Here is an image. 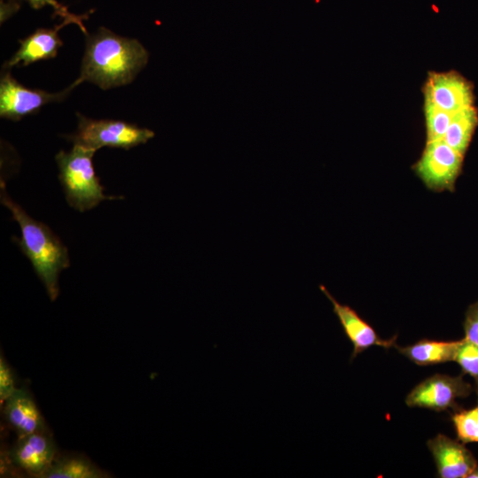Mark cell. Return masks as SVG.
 I'll return each mask as SVG.
<instances>
[{
	"label": "cell",
	"instance_id": "obj_21",
	"mask_svg": "<svg viewBox=\"0 0 478 478\" xmlns=\"http://www.w3.org/2000/svg\"><path fill=\"white\" fill-rule=\"evenodd\" d=\"M11 367L3 355L0 357V401L2 404L17 389Z\"/></svg>",
	"mask_w": 478,
	"mask_h": 478
},
{
	"label": "cell",
	"instance_id": "obj_17",
	"mask_svg": "<svg viewBox=\"0 0 478 478\" xmlns=\"http://www.w3.org/2000/svg\"><path fill=\"white\" fill-rule=\"evenodd\" d=\"M423 113L427 142H431L443 139L456 112H446L424 97Z\"/></svg>",
	"mask_w": 478,
	"mask_h": 478
},
{
	"label": "cell",
	"instance_id": "obj_15",
	"mask_svg": "<svg viewBox=\"0 0 478 478\" xmlns=\"http://www.w3.org/2000/svg\"><path fill=\"white\" fill-rule=\"evenodd\" d=\"M477 126L478 111L473 105L454 114L443 140L452 149L465 155Z\"/></svg>",
	"mask_w": 478,
	"mask_h": 478
},
{
	"label": "cell",
	"instance_id": "obj_4",
	"mask_svg": "<svg viewBox=\"0 0 478 478\" xmlns=\"http://www.w3.org/2000/svg\"><path fill=\"white\" fill-rule=\"evenodd\" d=\"M152 130L116 120H93L78 114L76 132L68 136L73 144L97 150L102 147L129 150L154 137Z\"/></svg>",
	"mask_w": 478,
	"mask_h": 478
},
{
	"label": "cell",
	"instance_id": "obj_20",
	"mask_svg": "<svg viewBox=\"0 0 478 478\" xmlns=\"http://www.w3.org/2000/svg\"><path fill=\"white\" fill-rule=\"evenodd\" d=\"M29 4V5L37 10L41 9L43 6L50 5L54 9V16L58 15L60 16L63 20H69L71 23H74L81 29V31L87 35V30L82 23L84 19H87L89 17V14L84 15H76L73 13H71L68 9L63 5L62 4L58 3L57 0H25Z\"/></svg>",
	"mask_w": 478,
	"mask_h": 478
},
{
	"label": "cell",
	"instance_id": "obj_1",
	"mask_svg": "<svg viewBox=\"0 0 478 478\" xmlns=\"http://www.w3.org/2000/svg\"><path fill=\"white\" fill-rule=\"evenodd\" d=\"M148 60L149 52L139 41L99 27L95 34L87 35L80 76L68 89L72 90L83 81L103 89L128 84Z\"/></svg>",
	"mask_w": 478,
	"mask_h": 478
},
{
	"label": "cell",
	"instance_id": "obj_18",
	"mask_svg": "<svg viewBox=\"0 0 478 478\" xmlns=\"http://www.w3.org/2000/svg\"><path fill=\"white\" fill-rule=\"evenodd\" d=\"M457 439L463 443H478V405L469 409L459 408L451 415Z\"/></svg>",
	"mask_w": 478,
	"mask_h": 478
},
{
	"label": "cell",
	"instance_id": "obj_12",
	"mask_svg": "<svg viewBox=\"0 0 478 478\" xmlns=\"http://www.w3.org/2000/svg\"><path fill=\"white\" fill-rule=\"evenodd\" d=\"M63 20L55 28H38L30 35L19 40L20 44L16 53L4 65L5 69L13 66H27L37 61L55 58L63 42L58 36V30L70 24Z\"/></svg>",
	"mask_w": 478,
	"mask_h": 478
},
{
	"label": "cell",
	"instance_id": "obj_3",
	"mask_svg": "<svg viewBox=\"0 0 478 478\" xmlns=\"http://www.w3.org/2000/svg\"><path fill=\"white\" fill-rule=\"evenodd\" d=\"M95 152L94 150L73 144L70 151L60 150L56 156L58 179L66 199L70 206L81 212L93 209L104 200L119 198L104 194V188L93 166Z\"/></svg>",
	"mask_w": 478,
	"mask_h": 478
},
{
	"label": "cell",
	"instance_id": "obj_10",
	"mask_svg": "<svg viewBox=\"0 0 478 478\" xmlns=\"http://www.w3.org/2000/svg\"><path fill=\"white\" fill-rule=\"evenodd\" d=\"M333 305V312L336 315L343 330L353 346L351 359L372 346H380L389 349L397 345V335L389 339L381 338L374 328L363 320L358 312L347 305L339 303L323 285L320 286Z\"/></svg>",
	"mask_w": 478,
	"mask_h": 478
},
{
	"label": "cell",
	"instance_id": "obj_23",
	"mask_svg": "<svg viewBox=\"0 0 478 478\" xmlns=\"http://www.w3.org/2000/svg\"><path fill=\"white\" fill-rule=\"evenodd\" d=\"M20 1L21 0H1L0 18L2 22L6 20L19 10Z\"/></svg>",
	"mask_w": 478,
	"mask_h": 478
},
{
	"label": "cell",
	"instance_id": "obj_19",
	"mask_svg": "<svg viewBox=\"0 0 478 478\" xmlns=\"http://www.w3.org/2000/svg\"><path fill=\"white\" fill-rule=\"evenodd\" d=\"M454 361L460 366L463 374H468L474 379L478 397V346L462 339Z\"/></svg>",
	"mask_w": 478,
	"mask_h": 478
},
{
	"label": "cell",
	"instance_id": "obj_7",
	"mask_svg": "<svg viewBox=\"0 0 478 478\" xmlns=\"http://www.w3.org/2000/svg\"><path fill=\"white\" fill-rule=\"evenodd\" d=\"M70 89L59 93H48L41 89H28L16 81L10 73L0 80V116L19 120L27 115L37 112L43 105L64 100Z\"/></svg>",
	"mask_w": 478,
	"mask_h": 478
},
{
	"label": "cell",
	"instance_id": "obj_5",
	"mask_svg": "<svg viewBox=\"0 0 478 478\" xmlns=\"http://www.w3.org/2000/svg\"><path fill=\"white\" fill-rule=\"evenodd\" d=\"M463 158L464 155L443 139L427 142L412 169L428 189L453 191L461 173Z\"/></svg>",
	"mask_w": 478,
	"mask_h": 478
},
{
	"label": "cell",
	"instance_id": "obj_16",
	"mask_svg": "<svg viewBox=\"0 0 478 478\" xmlns=\"http://www.w3.org/2000/svg\"><path fill=\"white\" fill-rule=\"evenodd\" d=\"M104 471L81 456L57 457L42 478H102Z\"/></svg>",
	"mask_w": 478,
	"mask_h": 478
},
{
	"label": "cell",
	"instance_id": "obj_14",
	"mask_svg": "<svg viewBox=\"0 0 478 478\" xmlns=\"http://www.w3.org/2000/svg\"><path fill=\"white\" fill-rule=\"evenodd\" d=\"M462 340L439 341L423 338L418 342L395 348L409 360L418 366H432L454 361Z\"/></svg>",
	"mask_w": 478,
	"mask_h": 478
},
{
	"label": "cell",
	"instance_id": "obj_24",
	"mask_svg": "<svg viewBox=\"0 0 478 478\" xmlns=\"http://www.w3.org/2000/svg\"><path fill=\"white\" fill-rule=\"evenodd\" d=\"M468 478H478V466L477 467L469 474Z\"/></svg>",
	"mask_w": 478,
	"mask_h": 478
},
{
	"label": "cell",
	"instance_id": "obj_6",
	"mask_svg": "<svg viewBox=\"0 0 478 478\" xmlns=\"http://www.w3.org/2000/svg\"><path fill=\"white\" fill-rule=\"evenodd\" d=\"M472 391L473 387L463 379V374L457 376L436 374L417 384L406 396L405 404L435 412L456 411L460 408L457 398L467 397Z\"/></svg>",
	"mask_w": 478,
	"mask_h": 478
},
{
	"label": "cell",
	"instance_id": "obj_2",
	"mask_svg": "<svg viewBox=\"0 0 478 478\" xmlns=\"http://www.w3.org/2000/svg\"><path fill=\"white\" fill-rule=\"evenodd\" d=\"M0 192L1 203L10 210L21 230V236L13 237V241L30 260L50 298L54 301L59 292V274L70 266L68 250L47 225L31 218L8 196L3 181Z\"/></svg>",
	"mask_w": 478,
	"mask_h": 478
},
{
	"label": "cell",
	"instance_id": "obj_11",
	"mask_svg": "<svg viewBox=\"0 0 478 478\" xmlns=\"http://www.w3.org/2000/svg\"><path fill=\"white\" fill-rule=\"evenodd\" d=\"M440 478H465L477 467L473 453L459 440L438 434L427 442Z\"/></svg>",
	"mask_w": 478,
	"mask_h": 478
},
{
	"label": "cell",
	"instance_id": "obj_13",
	"mask_svg": "<svg viewBox=\"0 0 478 478\" xmlns=\"http://www.w3.org/2000/svg\"><path fill=\"white\" fill-rule=\"evenodd\" d=\"M4 405L5 420L19 437L46 431L43 417L27 389H17Z\"/></svg>",
	"mask_w": 478,
	"mask_h": 478
},
{
	"label": "cell",
	"instance_id": "obj_9",
	"mask_svg": "<svg viewBox=\"0 0 478 478\" xmlns=\"http://www.w3.org/2000/svg\"><path fill=\"white\" fill-rule=\"evenodd\" d=\"M56 458V446L46 431L19 437L10 451L11 462L33 477L42 478Z\"/></svg>",
	"mask_w": 478,
	"mask_h": 478
},
{
	"label": "cell",
	"instance_id": "obj_8",
	"mask_svg": "<svg viewBox=\"0 0 478 478\" xmlns=\"http://www.w3.org/2000/svg\"><path fill=\"white\" fill-rule=\"evenodd\" d=\"M422 91L423 97L449 112L474 105L473 84L455 71L429 72Z\"/></svg>",
	"mask_w": 478,
	"mask_h": 478
},
{
	"label": "cell",
	"instance_id": "obj_22",
	"mask_svg": "<svg viewBox=\"0 0 478 478\" xmlns=\"http://www.w3.org/2000/svg\"><path fill=\"white\" fill-rule=\"evenodd\" d=\"M464 339L478 346V301L468 306L463 323Z\"/></svg>",
	"mask_w": 478,
	"mask_h": 478
}]
</instances>
